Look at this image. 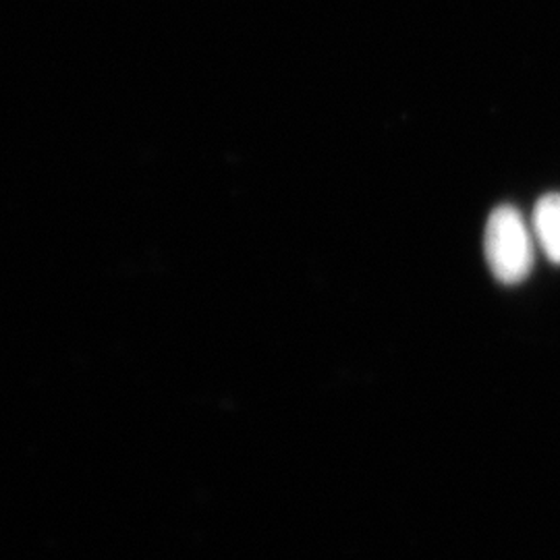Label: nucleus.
<instances>
[{
	"label": "nucleus",
	"mask_w": 560,
	"mask_h": 560,
	"mask_svg": "<svg viewBox=\"0 0 560 560\" xmlns=\"http://www.w3.org/2000/svg\"><path fill=\"white\" fill-rule=\"evenodd\" d=\"M483 254L494 279L517 284L534 268V237L515 206L502 203L492 210L483 233Z\"/></svg>",
	"instance_id": "obj_1"
},
{
	"label": "nucleus",
	"mask_w": 560,
	"mask_h": 560,
	"mask_svg": "<svg viewBox=\"0 0 560 560\" xmlns=\"http://www.w3.org/2000/svg\"><path fill=\"white\" fill-rule=\"evenodd\" d=\"M534 233L546 258L560 264V194H548L536 203Z\"/></svg>",
	"instance_id": "obj_2"
}]
</instances>
